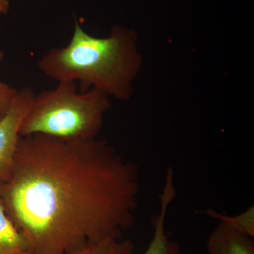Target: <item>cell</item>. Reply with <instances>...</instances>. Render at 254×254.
I'll use <instances>...</instances> for the list:
<instances>
[{"label": "cell", "instance_id": "6da1fadb", "mask_svg": "<svg viewBox=\"0 0 254 254\" xmlns=\"http://www.w3.org/2000/svg\"><path fill=\"white\" fill-rule=\"evenodd\" d=\"M139 169L103 140L21 136L0 185L5 211L36 254L120 240L138 206Z\"/></svg>", "mask_w": 254, "mask_h": 254}, {"label": "cell", "instance_id": "7a4b0ae2", "mask_svg": "<svg viewBox=\"0 0 254 254\" xmlns=\"http://www.w3.org/2000/svg\"><path fill=\"white\" fill-rule=\"evenodd\" d=\"M135 30L120 25L105 38L91 36L74 16L68 44L50 50L38 62V68L58 83H79L81 92L96 89L128 101L142 65Z\"/></svg>", "mask_w": 254, "mask_h": 254}, {"label": "cell", "instance_id": "3957f363", "mask_svg": "<svg viewBox=\"0 0 254 254\" xmlns=\"http://www.w3.org/2000/svg\"><path fill=\"white\" fill-rule=\"evenodd\" d=\"M109 96L96 89L78 92L76 82H58L51 90L35 94L20 128L21 136L45 134L67 139L96 138Z\"/></svg>", "mask_w": 254, "mask_h": 254}, {"label": "cell", "instance_id": "277c9868", "mask_svg": "<svg viewBox=\"0 0 254 254\" xmlns=\"http://www.w3.org/2000/svg\"><path fill=\"white\" fill-rule=\"evenodd\" d=\"M34 95L31 88L18 90L14 103L0 120V185L11 175L21 137L20 128Z\"/></svg>", "mask_w": 254, "mask_h": 254}, {"label": "cell", "instance_id": "5b68a950", "mask_svg": "<svg viewBox=\"0 0 254 254\" xmlns=\"http://www.w3.org/2000/svg\"><path fill=\"white\" fill-rule=\"evenodd\" d=\"M176 197L175 175L173 168H169L165 176L162 193L159 195L160 210L152 219L153 235L148 248L143 254H181L180 245L170 240L165 232V222L169 207Z\"/></svg>", "mask_w": 254, "mask_h": 254}, {"label": "cell", "instance_id": "8992f818", "mask_svg": "<svg viewBox=\"0 0 254 254\" xmlns=\"http://www.w3.org/2000/svg\"><path fill=\"white\" fill-rule=\"evenodd\" d=\"M252 237L220 221L208 237V254H254Z\"/></svg>", "mask_w": 254, "mask_h": 254}, {"label": "cell", "instance_id": "52a82bcc", "mask_svg": "<svg viewBox=\"0 0 254 254\" xmlns=\"http://www.w3.org/2000/svg\"><path fill=\"white\" fill-rule=\"evenodd\" d=\"M27 251L28 242L10 220L0 199V254H22Z\"/></svg>", "mask_w": 254, "mask_h": 254}, {"label": "cell", "instance_id": "ba28073f", "mask_svg": "<svg viewBox=\"0 0 254 254\" xmlns=\"http://www.w3.org/2000/svg\"><path fill=\"white\" fill-rule=\"evenodd\" d=\"M134 251L131 240L120 239L88 244L70 254H133Z\"/></svg>", "mask_w": 254, "mask_h": 254}, {"label": "cell", "instance_id": "9c48e42d", "mask_svg": "<svg viewBox=\"0 0 254 254\" xmlns=\"http://www.w3.org/2000/svg\"><path fill=\"white\" fill-rule=\"evenodd\" d=\"M207 216L217 219L220 221L225 222L229 225L234 227L245 234L248 235L252 238L254 237V206L251 207L247 211L240 214L235 216H228V215H222L212 210V209H207L203 211Z\"/></svg>", "mask_w": 254, "mask_h": 254}, {"label": "cell", "instance_id": "30bf717a", "mask_svg": "<svg viewBox=\"0 0 254 254\" xmlns=\"http://www.w3.org/2000/svg\"><path fill=\"white\" fill-rule=\"evenodd\" d=\"M4 58V53L0 51V64ZM18 90L0 81V120L6 115L17 96Z\"/></svg>", "mask_w": 254, "mask_h": 254}, {"label": "cell", "instance_id": "8fae6325", "mask_svg": "<svg viewBox=\"0 0 254 254\" xmlns=\"http://www.w3.org/2000/svg\"><path fill=\"white\" fill-rule=\"evenodd\" d=\"M9 9V2L8 0H0V13L6 14Z\"/></svg>", "mask_w": 254, "mask_h": 254}, {"label": "cell", "instance_id": "7c38bea8", "mask_svg": "<svg viewBox=\"0 0 254 254\" xmlns=\"http://www.w3.org/2000/svg\"><path fill=\"white\" fill-rule=\"evenodd\" d=\"M22 254H36L33 253V252H31V251H27V252H24Z\"/></svg>", "mask_w": 254, "mask_h": 254}, {"label": "cell", "instance_id": "4fadbf2b", "mask_svg": "<svg viewBox=\"0 0 254 254\" xmlns=\"http://www.w3.org/2000/svg\"><path fill=\"white\" fill-rule=\"evenodd\" d=\"M33 1H41V0H33Z\"/></svg>", "mask_w": 254, "mask_h": 254}]
</instances>
